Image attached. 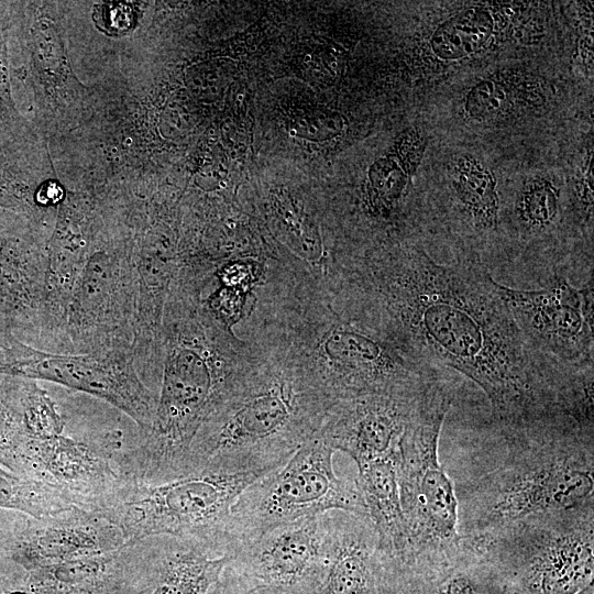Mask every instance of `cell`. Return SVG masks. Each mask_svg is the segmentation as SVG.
Listing matches in <instances>:
<instances>
[{"label": "cell", "instance_id": "d4e9b609", "mask_svg": "<svg viewBox=\"0 0 594 594\" xmlns=\"http://www.w3.org/2000/svg\"><path fill=\"white\" fill-rule=\"evenodd\" d=\"M18 274L14 268L0 264V297L10 293L18 283Z\"/></svg>", "mask_w": 594, "mask_h": 594}, {"label": "cell", "instance_id": "ac0fdd59", "mask_svg": "<svg viewBox=\"0 0 594 594\" xmlns=\"http://www.w3.org/2000/svg\"><path fill=\"white\" fill-rule=\"evenodd\" d=\"M145 556L134 594H206L229 560L173 536L145 537Z\"/></svg>", "mask_w": 594, "mask_h": 594}, {"label": "cell", "instance_id": "5bb4252c", "mask_svg": "<svg viewBox=\"0 0 594 594\" xmlns=\"http://www.w3.org/2000/svg\"><path fill=\"white\" fill-rule=\"evenodd\" d=\"M228 557L227 566L256 588L315 594L323 557L320 515L276 526Z\"/></svg>", "mask_w": 594, "mask_h": 594}, {"label": "cell", "instance_id": "e0dca14e", "mask_svg": "<svg viewBox=\"0 0 594 594\" xmlns=\"http://www.w3.org/2000/svg\"><path fill=\"white\" fill-rule=\"evenodd\" d=\"M11 373L52 381L107 400L129 415L144 431L153 422L157 398L124 367L87 358H37L12 364Z\"/></svg>", "mask_w": 594, "mask_h": 594}, {"label": "cell", "instance_id": "7402d4cb", "mask_svg": "<svg viewBox=\"0 0 594 594\" xmlns=\"http://www.w3.org/2000/svg\"><path fill=\"white\" fill-rule=\"evenodd\" d=\"M92 18L102 32L122 35L134 26L136 14L131 3L103 2L95 7Z\"/></svg>", "mask_w": 594, "mask_h": 594}, {"label": "cell", "instance_id": "4fadbf2b", "mask_svg": "<svg viewBox=\"0 0 594 594\" xmlns=\"http://www.w3.org/2000/svg\"><path fill=\"white\" fill-rule=\"evenodd\" d=\"M378 594H501L472 537L439 547L386 554L380 550Z\"/></svg>", "mask_w": 594, "mask_h": 594}, {"label": "cell", "instance_id": "2e32d148", "mask_svg": "<svg viewBox=\"0 0 594 594\" xmlns=\"http://www.w3.org/2000/svg\"><path fill=\"white\" fill-rule=\"evenodd\" d=\"M323 557L315 594H378L380 543L367 516L320 514Z\"/></svg>", "mask_w": 594, "mask_h": 594}, {"label": "cell", "instance_id": "ffe728a7", "mask_svg": "<svg viewBox=\"0 0 594 594\" xmlns=\"http://www.w3.org/2000/svg\"><path fill=\"white\" fill-rule=\"evenodd\" d=\"M74 506L75 502L62 491L0 465V509L40 519Z\"/></svg>", "mask_w": 594, "mask_h": 594}, {"label": "cell", "instance_id": "44dd1931", "mask_svg": "<svg viewBox=\"0 0 594 594\" xmlns=\"http://www.w3.org/2000/svg\"><path fill=\"white\" fill-rule=\"evenodd\" d=\"M492 31L493 20L488 12L472 8L438 28L432 48L441 58H459L483 47Z\"/></svg>", "mask_w": 594, "mask_h": 594}, {"label": "cell", "instance_id": "7a4b0ae2", "mask_svg": "<svg viewBox=\"0 0 594 594\" xmlns=\"http://www.w3.org/2000/svg\"><path fill=\"white\" fill-rule=\"evenodd\" d=\"M242 321L240 338L280 351L333 403L362 393L420 387L442 377L352 318L327 280L295 263L270 265Z\"/></svg>", "mask_w": 594, "mask_h": 594}, {"label": "cell", "instance_id": "277c9868", "mask_svg": "<svg viewBox=\"0 0 594 594\" xmlns=\"http://www.w3.org/2000/svg\"><path fill=\"white\" fill-rule=\"evenodd\" d=\"M251 353L250 343L212 314L197 322H182L168 345L151 429L118 457L122 476L145 484L184 477L193 440Z\"/></svg>", "mask_w": 594, "mask_h": 594}, {"label": "cell", "instance_id": "9c48e42d", "mask_svg": "<svg viewBox=\"0 0 594 594\" xmlns=\"http://www.w3.org/2000/svg\"><path fill=\"white\" fill-rule=\"evenodd\" d=\"M451 399L446 381L435 383L424 395L398 446L397 483L410 550L444 546L461 536L454 483L438 455L441 427Z\"/></svg>", "mask_w": 594, "mask_h": 594}, {"label": "cell", "instance_id": "8fae6325", "mask_svg": "<svg viewBox=\"0 0 594 594\" xmlns=\"http://www.w3.org/2000/svg\"><path fill=\"white\" fill-rule=\"evenodd\" d=\"M113 442L91 444L61 435L29 437L11 470L51 485L77 506L101 510L123 486Z\"/></svg>", "mask_w": 594, "mask_h": 594}, {"label": "cell", "instance_id": "7c38bea8", "mask_svg": "<svg viewBox=\"0 0 594 594\" xmlns=\"http://www.w3.org/2000/svg\"><path fill=\"white\" fill-rule=\"evenodd\" d=\"M438 381L421 387L369 392L337 399L315 438L334 452L350 455L356 465L396 457L407 425L425 393Z\"/></svg>", "mask_w": 594, "mask_h": 594}, {"label": "cell", "instance_id": "8992f818", "mask_svg": "<svg viewBox=\"0 0 594 594\" xmlns=\"http://www.w3.org/2000/svg\"><path fill=\"white\" fill-rule=\"evenodd\" d=\"M472 537L501 594H575L593 582L594 501Z\"/></svg>", "mask_w": 594, "mask_h": 594}, {"label": "cell", "instance_id": "30bf717a", "mask_svg": "<svg viewBox=\"0 0 594 594\" xmlns=\"http://www.w3.org/2000/svg\"><path fill=\"white\" fill-rule=\"evenodd\" d=\"M497 288L526 343L542 361L561 370L594 365L593 276L580 287L558 275L538 289L499 282Z\"/></svg>", "mask_w": 594, "mask_h": 594}, {"label": "cell", "instance_id": "ba28073f", "mask_svg": "<svg viewBox=\"0 0 594 594\" xmlns=\"http://www.w3.org/2000/svg\"><path fill=\"white\" fill-rule=\"evenodd\" d=\"M333 453L314 437L284 465L249 485L231 507L227 556L240 543L300 518L330 510L367 516L355 479L336 474Z\"/></svg>", "mask_w": 594, "mask_h": 594}, {"label": "cell", "instance_id": "484cf974", "mask_svg": "<svg viewBox=\"0 0 594 594\" xmlns=\"http://www.w3.org/2000/svg\"><path fill=\"white\" fill-rule=\"evenodd\" d=\"M594 593V588H593V582L587 584L586 586H584L583 588H581L580 591H578L575 594H593Z\"/></svg>", "mask_w": 594, "mask_h": 594}, {"label": "cell", "instance_id": "9a60e30c", "mask_svg": "<svg viewBox=\"0 0 594 594\" xmlns=\"http://www.w3.org/2000/svg\"><path fill=\"white\" fill-rule=\"evenodd\" d=\"M120 528L98 510L74 506L30 518L8 546L9 558L35 570L116 551L127 543Z\"/></svg>", "mask_w": 594, "mask_h": 594}, {"label": "cell", "instance_id": "52a82bcc", "mask_svg": "<svg viewBox=\"0 0 594 594\" xmlns=\"http://www.w3.org/2000/svg\"><path fill=\"white\" fill-rule=\"evenodd\" d=\"M262 476L205 470L160 484L127 480L100 513L120 528L127 541L166 535L227 556L231 507Z\"/></svg>", "mask_w": 594, "mask_h": 594}, {"label": "cell", "instance_id": "d6986e66", "mask_svg": "<svg viewBox=\"0 0 594 594\" xmlns=\"http://www.w3.org/2000/svg\"><path fill=\"white\" fill-rule=\"evenodd\" d=\"M355 482L367 517L377 534L380 550L386 554L405 551L408 540L397 483L396 457L359 464Z\"/></svg>", "mask_w": 594, "mask_h": 594}, {"label": "cell", "instance_id": "603a6c76", "mask_svg": "<svg viewBox=\"0 0 594 594\" xmlns=\"http://www.w3.org/2000/svg\"><path fill=\"white\" fill-rule=\"evenodd\" d=\"M506 103V91L493 80H484L472 88L466 97V109L474 118H488L499 112Z\"/></svg>", "mask_w": 594, "mask_h": 594}, {"label": "cell", "instance_id": "6da1fadb", "mask_svg": "<svg viewBox=\"0 0 594 594\" xmlns=\"http://www.w3.org/2000/svg\"><path fill=\"white\" fill-rule=\"evenodd\" d=\"M497 284L481 264H440L413 244L340 256L331 276L344 311L406 359L477 384L509 440L565 421L568 373L529 348Z\"/></svg>", "mask_w": 594, "mask_h": 594}, {"label": "cell", "instance_id": "cb8c5ba5", "mask_svg": "<svg viewBox=\"0 0 594 594\" xmlns=\"http://www.w3.org/2000/svg\"><path fill=\"white\" fill-rule=\"evenodd\" d=\"M63 197L62 187L55 182H47L41 186L37 191V201L42 205H53Z\"/></svg>", "mask_w": 594, "mask_h": 594}, {"label": "cell", "instance_id": "3957f363", "mask_svg": "<svg viewBox=\"0 0 594 594\" xmlns=\"http://www.w3.org/2000/svg\"><path fill=\"white\" fill-rule=\"evenodd\" d=\"M245 341L251 358L193 440L184 476L205 470L267 475L316 436L333 404L280 351Z\"/></svg>", "mask_w": 594, "mask_h": 594}, {"label": "cell", "instance_id": "5b68a950", "mask_svg": "<svg viewBox=\"0 0 594 594\" xmlns=\"http://www.w3.org/2000/svg\"><path fill=\"white\" fill-rule=\"evenodd\" d=\"M495 469L454 483L459 532L479 536L594 501V436L549 430L506 440Z\"/></svg>", "mask_w": 594, "mask_h": 594}]
</instances>
